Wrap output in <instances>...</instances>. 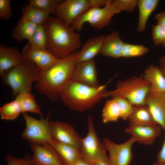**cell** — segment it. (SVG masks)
Segmentation results:
<instances>
[{"instance_id":"obj_1","label":"cell","mask_w":165,"mask_h":165,"mask_svg":"<svg viewBox=\"0 0 165 165\" xmlns=\"http://www.w3.org/2000/svg\"><path fill=\"white\" fill-rule=\"evenodd\" d=\"M79 51H75L65 58L58 60L46 70L41 71L35 83L36 90L51 101H57L71 79Z\"/></svg>"},{"instance_id":"obj_2","label":"cell","mask_w":165,"mask_h":165,"mask_svg":"<svg viewBox=\"0 0 165 165\" xmlns=\"http://www.w3.org/2000/svg\"><path fill=\"white\" fill-rule=\"evenodd\" d=\"M42 24L47 35V50L58 59L81 47L80 34L58 17L49 16Z\"/></svg>"},{"instance_id":"obj_3","label":"cell","mask_w":165,"mask_h":165,"mask_svg":"<svg viewBox=\"0 0 165 165\" xmlns=\"http://www.w3.org/2000/svg\"><path fill=\"white\" fill-rule=\"evenodd\" d=\"M107 84L93 87L70 79L62 90L60 98L71 110L82 112L92 108L106 97Z\"/></svg>"},{"instance_id":"obj_4","label":"cell","mask_w":165,"mask_h":165,"mask_svg":"<svg viewBox=\"0 0 165 165\" xmlns=\"http://www.w3.org/2000/svg\"><path fill=\"white\" fill-rule=\"evenodd\" d=\"M41 70L34 63L24 57L21 62L5 72L1 77L3 83L9 87L12 97L31 92Z\"/></svg>"},{"instance_id":"obj_5","label":"cell","mask_w":165,"mask_h":165,"mask_svg":"<svg viewBox=\"0 0 165 165\" xmlns=\"http://www.w3.org/2000/svg\"><path fill=\"white\" fill-rule=\"evenodd\" d=\"M149 83L143 75H134L118 81L115 89L107 91L106 97H120L128 100L134 105H145L146 97L150 92Z\"/></svg>"},{"instance_id":"obj_6","label":"cell","mask_w":165,"mask_h":165,"mask_svg":"<svg viewBox=\"0 0 165 165\" xmlns=\"http://www.w3.org/2000/svg\"><path fill=\"white\" fill-rule=\"evenodd\" d=\"M121 12L114 6L110 0L102 8H91L77 18L71 26L76 31H80L84 24L88 23L91 26L100 31L109 25L112 18Z\"/></svg>"},{"instance_id":"obj_7","label":"cell","mask_w":165,"mask_h":165,"mask_svg":"<svg viewBox=\"0 0 165 165\" xmlns=\"http://www.w3.org/2000/svg\"><path fill=\"white\" fill-rule=\"evenodd\" d=\"M51 111L46 117L37 119L27 113H22L25 122V128L22 132L21 138L31 143L41 145L50 144L53 138L50 134L49 121Z\"/></svg>"},{"instance_id":"obj_8","label":"cell","mask_w":165,"mask_h":165,"mask_svg":"<svg viewBox=\"0 0 165 165\" xmlns=\"http://www.w3.org/2000/svg\"><path fill=\"white\" fill-rule=\"evenodd\" d=\"M87 121V133L82 138L79 150L81 158L92 164L107 155V151L97 135L91 116L88 117Z\"/></svg>"},{"instance_id":"obj_9","label":"cell","mask_w":165,"mask_h":165,"mask_svg":"<svg viewBox=\"0 0 165 165\" xmlns=\"http://www.w3.org/2000/svg\"><path fill=\"white\" fill-rule=\"evenodd\" d=\"M135 142L136 140L131 137L125 142L119 144L104 138L102 142L108 154L110 165H130L133 157L132 147Z\"/></svg>"},{"instance_id":"obj_10","label":"cell","mask_w":165,"mask_h":165,"mask_svg":"<svg viewBox=\"0 0 165 165\" xmlns=\"http://www.w3.org/2000/svg\"><path fill=\"white\" fill-rule=\"evenodd\" d=\"M91 8L90 0H66L58 4L54 15L71 26L77 18Z\"/></svg>"},{"instance_id":"obj_11","label":"cell","mask_w":165,"mask_h":165,"mask_svg":"<svg viewBox=\"0 0 165 165\" xmlns=\"http://www.w3.org/2000/svg\"><path fill=\"white\" fill-rule=\"evenodd\" d=\"M49 125L51 135L54 140L79 149L82 138L71 125L65 122L54 121H50Z\"/></svg>"},{"instance_id":"obj_12","label":"cell","mask_w":165,"mask_h":165,"mask_svg":"<svg viewBox=\"0 0 165 165\" xmlns=\"http://www.w3.org/2000/svg\"><path fill=\"white\" fill-rule=\"evenodd\" d=\"M30 147L33 153L31 158L32 165H64L60 157L50 144L41 145L31 143Z\"/></svg>"},{"instance_id":"obj_13","label":"cell","mask_w":165,"mask_h":165,"mask_svg":"<svg viewBox=\"0 0 165 165\" xmlns=\"http://www.w3.org/2000/svg\"><path fill=\"white\" fill-rule=\"evenodd\" d=\"M23 56L36 65L42 71H44L54 64L58 60L47 50L40 49L31 42L23 47Z\"/></svg>"},{"instance_id":"obj_14","label":"cell","mask_w":165,"mask_h":165,"mask_svg":"<svg viewBox=\"0 0 165 165\" xmlns=\"http://www.w3.org/2000/svg\"><path fill=\"white\" fill-rule=\"evenodd\" d=\"M162 129L157 124L148 125H128L125 128L124 131L134 138L136 142L150 145L153 144L161 134Z\"/></svg>"},{"instance_id":"obj_15","label":"cell","mask_w":165,"mask_h":165,"mask_svg":"<svg viewBox=\"0 0 165 165\" xmlns=\"http://www.w3.org/2000/svg\"><path fill=\"white\" fill-rule=\"evenodd\" d=\"M71 79L90 86H99L96 64L93 60L85 62L76 64Z\"/></svg>"},{"instance_id":"obj_16","label":"cell","mask_w":165,"mask_h":165,"mask_svg":"<svg viewBox=\"0 0 165 165\" xmlns=\"http://www.w3.org/2000/svg\"><path fill=\"white\" fill-rule=\"evenodd\" d=\"M145 103L155 121L165 130V94L149 92Z\"/></svg>"},{"instance_id":"obj_17","label":"cell","mask_w":165,"mask_h":165,"mask_svg":"<svg viewBox=\"0 0 165 165\" xmlns=\"http://www.w3.org/2000/svg\"><path fill=\"white\" fill-rule=\"evenodd\" d=\"M24 57L18 48L8 47L2 44L0 45V75L20 63Z\"/></svg>"},{"instance_id":"obj_18","label":"cell","mask_w":165,"mask_h":165,"mask_svg":"<svg viewBox=\"0 0 165 165\" xmlns=\"http://www.w3.org/2000/svg\"><path fill=\"white\" fill-rule=\"evenodd\" d=\"M104 36L105 35H100L92 37L87 40L76 55L75 63L92 60L100 53Z\"/></svg>"},{"instance_id":"obj_19","label":"cell","mask_w":165,"mask_h":165,"mask_svg":"<svg viewBox=\"0 0 165 165\" xmlns=\"http://www.w3.org/2000/svg\"><path fill=\"white\" fill-rule=\"evenodd\" d=\"M118 33L115 31L105 35L100 53L112 58L121 57V50L124 43Z\"/></svg>"},{"instance_id":"obj_20","label":"cell","mask_w":165,"mask_h":165,"mask_svg":"<svg viewBox=\"0 0 165 165\" xmlns=\"http://www.w3.org/2000/svg\"><path fill=\"white\" fill-rule=\"evenodd\" d=\"M144 78L150 84V92L165 94V77L159 67L150 65L144 71Z\"/></svg>"},{"instance_id":"obj_21","label":"cell","mask_w":165,"mask_h":165,"mask_svg":"<svg viewBox=\"0 0 165 165\" xmlns=\"http://www.w3.org/2000/svg\"><path fill=\"white\" fill-rule=\"evenodd\" d=\"M50 144L60 157L64 165H73L81 158L79 149L75 147L59 142L53 139Z\"/></svg>"},{"instance_id":"obj_22","label":"cell","mask_w":165,"mask_h":165,"mask_svg":"<svg viewBox=\"0 0 165 165\" xmlns=\"http://www.w3.org/2000/svg\"><path fill=\"white\" fill-rule=\"evenodd\" d=\"M159 0H137L138 10V20L137 31L143 32L145 30L148 19L157 7Z\"/></svg>"},{"instance_id":"obj_23","label":"cell","mask_w":165,"mask_h":165,"mask_svg":"<svg viewBox=\"0 0 165 165\" xmlns=\"http://www.w3.org/2000/svg\"><path fill=\"white\" fill-rule=\"evenodd\" d=\"M38 26L21 17L13 29L12 36L18 41L27 39L30 42Z\"/></svg>"},{"instance_id":"obj_24","label":"cell","mask_w":165,"mask_h":165,"mask_svg":"<svg viewBox=\"0 0 165 165\" xmlns=\"http://www.w3.org/2000/svg\"><path fill=\"white\" fill-rule=\"evenodd\" d=\"M130 125H148L157 124L145 105L134 106L132 113L127 119Z\"/></svg>"},{"instance_id":"obj_25","label":"cell","mask_w":165,"mask_h":165,"mask_svg":"<svg viewBox=\"0 0 165 165\" xmlns=\"http://www.w3.org/2000/svg\"><path fill=\"white\" fill-rule=\"evenodd\" d=\"M16 99L19 102L22 111V113L30 112L39 115L41 118L43 115L40 106L37 103L34 95L31 92L20 94L16 97Z\"/></svg>"},{"instance_id":"obj_26","label":"cell","mask_w":165,"mask_h":165,"mask_svg":"<svg viewBox=\"0 0 165 165\" xmlns=\"http://www.w3.org/2000/svg\"><path fill=\"white\" fill-rule=\"evenodd\" d=\"M22 17L37 25L42 24L50 14L28 4L21 9Z\"/></svg>"},{"instance_id":"obj_27","label":"cell","mask_w":165,"mask_h":165,"mask_svg":"<svg viewBox=\"0 0 165 165\" xmlns=\"http://www.w3.org/2000/svg\"><path fill=\"white\" fill-rule=\"evenodd\" d=\"M120 118L119 108L114 98L106 100L102 110V121L104 123L116 122Z\"/></svg>"},{"instance_id":"obj_28","label":"cell","mask_w":165,"mask_h":165,"mask_svg":"<svg viewBox=\"0 0 165 165\" xmlns=\"http://www.w3.org/2000/svg\"><path fill=\"white\" fill-rule=\"evenodd\" d=\"M22 113L21 108L18 101L15 99L4 105L0 108V115L2 119L13 120Z\"/></svg>"},{"instance_id":"obj_29","label":"cell","mask_w":165,"mask_h":165,"mask_svg":"<svg viewBox=\"0 0 165 165\" xmlns=\"http://www.w3.org/2000/svg\"><path fill=\"white\" fill-rule=\"evenodd\" d=\"M149 51L148 49L141 45L124 42L122 49L121 57L132 58L141 56Z\"/></svg>"},{"instance_id":"obj_30","label":"cell","mask_w":165,"mask_h":165,"mask_svg":"<svg viewBox=\"0 0 165 165\" xmlns=\"http://www.w3.org/2000/svg\"><path fill=\"white\" fill-rule=\"evenodd\" d=\"M62 1L60 0H28V4L44 12L54 15L57 6Z\"/></svg>"},{"instance_id":"obj_31","label":"cell","mask_w":165,"mask_h":165,"mask_svg":"<svg viewBox=\"0 0 165 165\" xmlns=\"http://www.w3.org/2000/svg\"><path fill=\"white\" fill-rule=\"evenodd\" d=\"M47 35L46 30L42 24L38 25L32 39L29 42L37 47L47 50Z\"/></svg>"},{"instance_id":"obj_32","label":"cell","mask_w":165,"mask_h":165,"mask_svg":"<svg viewBox=\"0 0 165 165\" xmlns=\"http://www.w3.org/2000/svg\"><path fill=\"white\" fill-rule=\"evenodd\" d=\"M118 105L120 113V119L123 120L128 119L133 112L134 106L126 99L114 98Z\"/></svg>"},{"instance_id":"obj_33","label":"cell","mask_w":165,"mask_h":165,"mask_svg":"<svg viewBox=\"0 0 165 165\" xmlns=\"http://www.w3.org/2000/svg\"><path fill=\"white\" fill-rule=\"evenodd\" d=\"M112 5L120 11L133 12L137 7V0H111Z\"/></svg>"},{"instance_id":"obj_34","label":"cell","mask_w":165,"mask_h":165,"mask_svg":"<svg viewBox=\"0 0 165 165\" xmlns=\"http://www.w3.org/2000/svg\"><path fill=\"white\" fill-rule=\"evenodd\" d=\"M152 38L155 46L165 43V29L156 24L152 26Z\"/></svg>"},{"instance_id":"obj_35","label":"cell","mask_w":165,"mask_h":165,"mask_svg":"<svg viewBox=\"0 0 165 165\" xmlns=\"http://www.w3.org/2000/svg\"><path fill=\"white\" fill-rule=\"evenodd\" d=\"M11 0H0V18L7 20L12 16V12L10 7Z\"/></svg>"},{"instance_id":"obj_36","label":"cell","mask_w":165,"mask_h":165,"mask_svg":"<svg viewBox=\"0 0 165 165\" xmlns=\"http://www.w3.org/2000/svg\"><path fill=\"white\" fill-rule=\"evenodd\" d=\"M6 159L7 165H32L31 158L26 156L23 158L14 157L9 155L6 154Z\"/></svg>"},{"instance_id":"obj_37","label":"cell","mask_w":165,"mask_h":165,"mask_svg":"<svg viewBox=\"0 0 165 165\" xmlns=\"http://www.w3.org/2000/svg\"><path fill=\"white\" fill-rule=\"evenodd\" d=\"M156 21V24L165 29V12H161L156 14L154 16Z\"/></svg>"},{"instance_id":"obj_38","label":"cell","mask_w":165,"mask_h":165,"mask_svg":"<svg viewBox=\"0 0 165 165\" xmlns=\"http://www.w3.org/2000/svg\"><path fill=\"white\" fill-rule=\"evenodd\" d=\"M156 162L159 163L165 162V134L162 147L157 155Z\"/></svg>"},{"instance_id":"obj_39","label":"cell","mask_w":165,"mask_h":165,"mask_svg":"<svg viewBox=\"0 0 165 165\" xmlns=\"http://www.w3.org/2000/svg\"><path fill=\"white\" fill-rule=\"evenodd\" d=\"M110 0H90L91 8H102L105 6Z\"/></svg>"},{"instance_id":"obj_40","label":"cell","mask_w":165,"mask_h":165,"mask_svg":"<svg viewBox=\"0 0 165 165\" xmlns=\"http://www.w3.org/2000/svg\"><path fill=\"white\" fill-rule=\"evenodd\" d=\"M92 164V165H110L107 155Z\"/></svg>"},{"instance_id":"obj_41","label":"cell","mask_w":165,"mask_h":165,"mask_svg":"<svg viewBox=\"0 0 165 165\" xmlns=\"http://www.w3.org/2000/svg\"><path fill=\"white\" fill-rule=\"evenodd\" d=\"M159 64V67L165 77V56L160 58Z\"/></svg>"},{"instance_id":"obj_42","label":"cell","mask_w":165,"mask_h":165,"mask_svg":"<svg viewBox=\"0 0 165 165\" xmlns=\"http://www.w3.org/2000/svg\"><path fill=\"white\" fill-rule=\"evenodd\" d=\"M73 165H92V164L81 158L79 159Z\"/></svg>"},{"instance_id":"obj_43","label":"cell","mask_w":165,"mask_h":165,"mask_svg":"<svg viewBox=\"0 0 165 165\" xmlns=\"http://www.w3.org/2000/svg\"><path fill=\"white\" fill-rule=\"evenodd\" d=\"M153 165H165V162L163 163L156 162L153 163Z\"/></svg>"},{"instance_id":"obj_44","label":"cell","mask_w":165,"mask_h":165,"mask_svg":"<svg viewBox=\"0 0 165 165\" xmlns=\"http://www.w3.org/2000/svg\"><path fill=\"white\" fill-rule=\"evenodd\" d=\"M162 46L164 48H165V43L162 45Z\"/></svg>"},{"instance_id":"obj_45","label":"cell","mask_w":165,"mask_h":165,"mask_svg":"<svg viewBox=\"0 0 165 165\" xmlns=\"http://www.w3.org/2000/svg\"></svg>"}]
</instances>
